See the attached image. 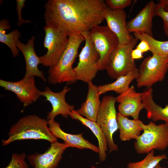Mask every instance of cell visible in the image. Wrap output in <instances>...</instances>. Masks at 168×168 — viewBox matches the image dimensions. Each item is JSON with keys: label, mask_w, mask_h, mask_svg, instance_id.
<instances>
[{"label": "cell", "mask_w": 168, "mask_h": 168, "mask_svg": "<svg viewBox=\"0 0 168 168\" xmlns=\"http://www.w3.org/2000/svg\"><path fill=\"white\" fill-rule=\"evenodd\" d=\"M106 7L103 0H49L44 19L46 25L59 28L68 36L99 25Z\"/></svg>", "instance_id": "1"}, {"label": "cell", "mask_w": 168, "mask_h": 168, "mask_svg": "<svg viewBox=\"0 0 168 168\" xmlns=\"http://www.w3.org/2000/svg\"><path fill=\"white\" fill-rule=\"evenodd\" d=\"M7 139L2 140L3 146L16 141L27 139L44 140L51 143L57 141L50 129L48 121L35 114L20 119L11 127Z\"/></svg>", "instance_id": "2"}, {"label": "cell", "mask_w": 168, "mask_h": 168, "mask_svg": "<svg viewBox=\"0 0 168 168\" xmlns=\"http://www.w3.org/2000/svg\"><path fill=\"white\" fill-rule=\"evenodd\" d=\"M85 40L80 33H75L68 36L66 47L57 64L49 67L48 82L52 84L63 82L71 84L77 80L72 65L77 57L79 48Z\"/></svg>", "instance_id": "3"}, {"label": "cell", "mask_w": 168, "mask_h": 168, "mask_svg": "<svg viewBox=\"0 0 168 168\" xmlns=\"http://www.w3.org/2000/svg\"><path fill=\"white\" fill-rule=\"evenodd\" d=\"M141 126L143 132L134 143L138 154L147 153L154 150H164L168 147V125H156L150 121L147 125L142 122Z\"/></svg>", "instance_id": "4"}, {"label": "cell", "mask_w": 168, "mask_h": 168, "mask_svg": "<svg viewBox=\"0 0 168 168\" xmlns=\"http://www.w3.org/2000/svg\"><path fill=\"white\" fill-rule=\"evenodd\" d=\"M168 70V55L152 54L145 58L138 69L136 79L138 87L152 88L164 80Z\"/></svg>", "instance_id": "5"}, {"label": "cell", "mask_w": 168, "mask_h": 168, "mask_svg": "<svg viewBox=\"0 0 168 168\" xmlns=\"http://www.w3.org/2000/svg\"><path fill=\"white\" fill-rule=\"evenodd\" d=\"M44 46L47 49L44 55L40 57V64L51 67L59 60L67 44L68 36L59 28L46 25Z\"/></svg>", "instance_id": "6"}, {"label": "cell", "mask_w": 168, "mask_h": 168, "mask_svg": "<svg viewBox=\"0 0 168 168\" xmlns=\"http://www.w3.org/2000/svg\"><path fill=\"white\" fill-rule=\"evenodd\" d=\"M81 34L85 40L84 46L79 55L77 65L73 68L76 80L88 83L92 82L99 71L97 64L100 58L89 35L88 31Z\"/></svg>", "instance_id": "7"}, {"label": "cell", "mask_w": 168, "mask_h": 168, "mask_svg": "<svg viewBox=\"0 0 168 168\" xmlns=\"http://www.w3.org/2000/svg\"><path fill=\"white\" fill-rule=\"evenodd\" d=\"M88 33L100 56L98 69H106L110 56L119 44L118 39L106 26H97Z\"/></svg>", "instance_id": "8"}, {"label": "cell", "mask_w": 168, "mask_h": 168, "mask_svg": "<svg viewBox=\"0 0 168 168\" xmlns=\"http://www.w3.org/2000/svg\"><path fill=\"white\" fill-rule=\"evenodd\" d=\"M115 97L113 96L103 97L97 117L96 123L100 126L107 139L109 153L117 151L118 146L113 140V135L118 129L117 114L115 107Z\"/></svg>", "instance_id": "9"}, {"label": "cell", "mask_w": 168, "mask_h": 168, "mask_svg": "<svg viewBox=\"0 0 168 168\" xmlns=\"http://www.w3.org/2000/svg\"><path fill=\"white\" fill-rule=\"evenodd\" d=\"M138 40L134 37L128 44H119L113 53L106 68L108 75L112 79H117L137 68L131 53Z\"/></svg>", "instance_id": "10"}, {"label": "cell", "mask_w": 168, "mask_h": 168, "mask_svg": "<svg viewBox=\"0 0 168 168\" xmlns=\"http://www.w3.org/2000/svg\"><path fill=\"white\" fill-rule=\"evenodd\" d=\"M0 86L14 93L24 107L36 101L41 96V91L36 87L34 77H26L20 80L11 82L0 79Z\"/></svg>", "instance_id": "11"}, {"label": "cell", "mask_w": 168, "mask_h": 168, "mask_svg": "<svg viewBox=\"0 0 168 168\" xmlns=\"http://www.w3.org/2000/svg\"><path fill=\"white\" fill-rule=\"evenodd\" d=\"M68 147L58 141L51 143L50 147L43 153H36L27 157L33 168H57L62 155Z\"/></svg>", "instance_id": "12"}, {"label": "cell", "mask_w": 168, "mask_h": 168, "mask_svg": "<svg viewBox=\"0 0 168 168\" xmlns=\"http://www.w3.org/2000/svg\"><path fill=\"white\" fill-rule=\"evenodd\" d=\"M70 90V87L66 85L58 92H53L48 86H46L44 90L41 91V96L45 97L46 100L49 101L52 106V110L47 116L48 121L54 119L58 115H61L66 118L70 116L72 110L74 109V106L66 102L65 96Z\"/></svg>", "instance_id": "13"}, {"label": "cell", "mask_w": 168, "mask_h": 168, "mask_svg": "<svg viewBox=\"0 0 168 168\" xmlns=\"http://www.w3.org/2000/svg\"><path fill=\"white\" fill-rule=\"evenodd\" d=\"M142 93L137 92L132 85L115 97L119 103V112L124 116L132 117L133 119H139L141 110L144 108L142 100Z\"/></svg>", "instance_id": "14"}, {"label": "cell", "mask_w": 168, "mask_h": 168, "mask_svg": "<svg viewBox=\"0 0 168 168\" xmlns=\"http://www.w3.org/2000/svg\"><path fill=\"white\" fill-rule=\"evenodd\" d=\"M126 17L123 9L113 10L107 6L105 10L104 17L107 26L116 35L120 44H128L134 37L127 30Z\"/></svg>", "instance_id": "15"}, {"label": "cell", "mask_w": 168, "mask_h": 168, "mask_svg": "<svg viewBox=\"0 0 168 168\" xmlns=\"http://www.w3.org/2000/svg\"><path fill=\"white\" fill-rule=\"evenodd\" d=\"M156 4L152 0L133 19L126 23L129 33L143 32L153 37L152 19L156 16Z\"/></svg>", "instance_id": "16"}, {"label": "cell", "mask_w": 168, "mask_h": 168, "mask_svg": "<svg viewBox=\"0 0 168 168\" xmlns=\"http://www.w3.org/2000/svg\"><path fill=\"white\" fill-rule=\"evenodd\" d=\"M35 37L32 36L26 44L22 43L18 40L16 42V46L21 51L25 58L26 70L24 76H36L46 82V79L44 72L38 68L40 62V57L37 55L35 50Z\"/></svg>", "instance_id": "17"}, {"label": "cell", "mask_w": 168, "mask_h": 168, "mask_svg": "<svg viewBox=\"0 0 168 168\" xmlns=\"http://www.w3.org/2000/svg\"><path fill=\"white\" fill-rule=\"evenodd\" d=\"M48 125L54 135L63 140L68 147L90 149L99 153L98 147L85 139L82 133L73 134L66 133L60 128V124L54 119L48 121Z\"/></svg>", "instance_id": "18"}, {"label": "cell", "mask_w": 168, "mask_h": 168, "mask_svg": "<svg viewBox=\"0 0 168 168\" xmlns=\"http://www.w3.org/2000/svg\"><path fill=\"white\" fill-rule=\"evenodd\" d=\"M88 83V92L85 101L79 109L75 110L80 115L90 120L96 122L101 101L97 86L92 82Z\"/></svg>", "instance_id": "19"}, {"label": "cell", "mask_w": 168, "mask_h": 168, "mask_svg": "<svg viewBox=\"0 0 168 168\" xmlns=\"http://www.w3.org/2000/svg\"><path fill=\"white\" fill-rule=\"evenodd\" d=\"M153 89H147L142 93V100L147 117L153 122L164 121L168 125V105L163 108L156 104L153 98Z\"/></svg>", "instance_id": "20"}, {"label": "cell", "mask_w": 168, "mask_h": 168, "mask_svg": "<svg viewBox=\"0 0 168 168\" xmlns=\"http://www.w3.org/2000/svg\"><path fill=\"white\" fill-rule=\"evenodd\" d=\"M70 116L73 119L80 121L92 132L98 141L99 160L101 162L105 161L107 156L108 144L106 137L100 126L96 122L90 120L80 115L74 110H72Z\"/></svg>", "instance_id": "21"}, {"label": "cell", "mask_w": 168, "mask_h": 168, "mask_svg": "<svg viewBox=\"0 0 168 168\" xmlns=\"http://www.w3.org/2000/svg\"><path fill=\"white\" fill-rule=\"evenodd\" d=\"M117 120L119 138L121 141L135 140L140 135L141 131H143L141 126L142 122L139 119L131 120L127 117L117 114Z\"/></svg>", "instance_id": "22"}, {"label": "cell", "mask_w": 168, "mask_h": 168, "mask_svg": "<svg viewBox=\"0 0 168 168\" xmlns=\"http://www.w3.org/2000/svg\"><path fill=\"white\" fill-rule=\"evenodd\" d=\"M138 73V69L137 68L119 77L112 83L99 86L97 88L99 94L100 95L110 91L119 94L123 93L129 88L131 82L136 79Z\"/></svg>", "instance_id": "23"}, {"label": "cell", "mask_w": 168, "mask_h": 168, "mask_svg": "<svg viewBox=\"0 0 168 168\" xmlns=\"http://www.w3.org/2000/svg\"><path fill=\"white\" fill-rule=\"evenodd\" d=\"M9 21L3 19L0 21V42L7 45L10 49L13 56L16 57L19 55V50L16 46V42L21 36V33L17 29L6 34L5 30H9Z\"/></svg>", "instance_id": "24"}, {"label": "cell", "mask_w": 168, "mask_h": 168, "mask_svg": "<svg viewBox=\"0 0 168 168\" xmlns=\"http://www.w3.org/2000/svg\"><path fill=\"white\" fill-rule=\"evenodd\" d=\"M133 34L138 40H144L147 43L150 48L149 51L152 54L168 55V40H158L143 32L134 33Z\"/></svg>", "instance_id": "25"}, {"label": "cell", "mask_w": 168, "mask_h": 168, "mask_svg": "<svg viewBox=\"0 0 168 168\" xmlns=\"http://www.w3.org/2000/svg\"><path fill=\"white\" fill-rule=\"evenodd\" d=\"M167 158L165 154L154 155V150L147 153L142 160L136 162H130L127 166L128 168H154L163 160Z\"/></svg>", "instance_id": "26"}, {"label": "cell", "mask_w": 168, "mask_h": 168, "mask_svg": "<svg viewBox=\"0 0 168 168\" xmlns=\"http://www.w3.org/2000/svg\"><path fill=\"white\" fill-rule=\"evenodd\" d=\"M26 157L24 152L13 154L9 163L4 168H28V165L25 161Z\"/></svg>", "instance_id": "27"}, {"label": "cell", "mask_w": 168, "mask_h": 168, "mask_svg": "<svg viewBox=\"0 0 168 168\" xmlns=\"http://www.w3.org/2000/svg\"><path fill=\"white\" fill-rule=\"evenodd\" d=\"M132 0H105L107 6L113 10L123 9L130 6L132 4Z\"/></svg>", "instance_id": "28"}, {"label": "cell", "mask_w": 168, "mask_h": 168, "mask_svg": "<svg viewBox=\"0 0 168 168\" xmlns=\"http://www.w3.org/2000/svg\"><path fill=\"white\" fill-rule=\"evenodd\" d=\"M160 17L163 21L165 33L168 37V11H165L162 5L159 2L156 4V16Z\"/></svg>", "instance_id": "29"}, {"label": "cell", "mask_w": 168, "mask_h": 168, "mask_svg": "<svg viewBox=\"0 0 168 168\" xmlns=\"http://www.w3.org/2000/svg\"><path fill=\"white\" fill-rule=\"evenodd\" d=\"M25 0H16V9L18 13V20L17 25L18 26H20L22 24L24 23L31 22L29 20H24L21 16V10L25 5Z\"/></svg>", "instance_id": "30"}, {"label": "cell", "mask_w": 168, "mask_h": 168, "mask_svg": "<svg viewBox=\"0 0 168 168\" xmlns=\"http://www.w3.org/2000/svg\"><path fill=\"white\" fill-rule=\"evenodd\" d=\"M136 48L140 50L143 53L150 50V48L148 44L144 40L141 41Z\"/></svg>", "instance_id": "31"}, {"label": "cell", "mask_w": 168, "mask_h": 168, "mask_svg": "<svg viewBox=\"0 0 168 168\" xmlns=\"http://www.w3.org/2000/svg\"><path fill=\"white\" fill-rule=\"evenodd\" d=\"M143 54L140 50L136 48L132 51V57L134 60L142 58L143 57Z\"/></svg>", "instance_id": "32"}, {"label": "cell", "mask_w": 168, "mask_h": 168, "mask_svg": "<svg viewBox=\"0 0 168 168\" xmlns=\"http://www.w3.org/2000/svg\"><path fill=\"white\" fill-rule=\"evenodd\" d=\"M159 2L163 6L165 11H168V0H161Z\"/></svg>", "instance_id": "33"}, {"label": "cell", "mask_w": 168, "mask_h": 168, "mask_svg": "<svg viewBox=\"0 0 168 168\" xmlns=\"http://www.w3.org/2000/svg\"><path fill=\"white\" fill-rule=\"evenodd\" d=\"M154 168H168V167L166 168L165 167H161L160 164L159 163Z\"/></svg>", "instance_id": "34"}, {"label": "cell", "mask_w": 168, "mask_h": 168, "mask_svg": "<svg viewBox=\"0 0 168 168\" xmlns=\"http://www.w3.org/2000/svg\"><path fill=\"white\" fill-rule=\"evenodd\" d=\"M109 168H112V167H109Z\"/></svg>", "instance_id": "35"}]
</instances>
